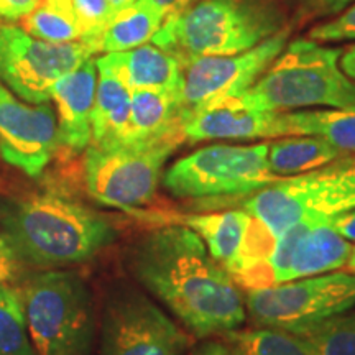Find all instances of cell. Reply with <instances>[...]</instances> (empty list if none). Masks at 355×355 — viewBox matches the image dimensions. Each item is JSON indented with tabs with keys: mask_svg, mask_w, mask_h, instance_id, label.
I'll return each mask as SVG.
<instances>
[{
	"mask_svg": "<svg viewBox=\"0 0 355 355\" xmlns=\"http://www.w3.org/2000/svg\"><path fill=\"white\" fill-rule=\"evenodd\" d=\"M127 265L135 282L191 336H224L245 322L242 288L188 227L157 225L137 239Z\"/></svg>",
	"mask_w": 355,
	"mask_h": 355,
	"instance_id": "1",
	"label": "cell"
},
{
	"mask_svg": "<svg viewBox=\"0 0 355 355\" xmlns=\"http://www.w3.org/2000/svg\"><path fill=\"white\" fill-rule=\"evenodd\" d=\"M0 234L25 266L64 268L92 260L117 241V227L60 191L0 198Z\"/></svg>",
	"mask_w": 355,
	"mask_h": 355,
	"instance_id": "2",
	"label": "cell"
},
{
	"mask_svg": "<svg viewBox=\"0 0 355 355\" xmlns=\"http://www.w3.org/2000/svg\"><path fill=\"white\" fill-rule=\"evenodd\" d=\"M288 26L282 0H199L166 19L152 43L181 66L202 56L237 55Z\"/></svg>",
	"mask_w": 355,
	"mask_h": 355,
	"instance_id": "3",
	"label": "cell"
},
{
	"mask_svg": "<svg viewBox=\"0 0 355 355\" xmlns=\"http://www.w3.org/2000/svg\"><path fill=\"white\" fill-rule=\"evenodd\" d=\"M343 51L309 38L286 43L257 83L241 96L263 112L308 107H355V83L340 69Z\"/></svg>",
	"mask_w": 355,
	"mask_h": 355,
	"instance_id": "4",
	"label": "cell"
},
{
	"mask_svg": "<svg viewBox=\"0 0 355 355\" xmlns=\"http://www.w3.org/2000/svg\"><path fill=\"white\" fill-rule=\"evenodd\" d=\"M21 300L35 355H92L96 311L76 270H40L24 278Z\"/></svg>",
	"mask_w": 355,
	"mask_h": 355,
	"instance_id": "5",
	"label": "cell"
},
{
	"mask_svg": "<svg viewBox=\"0 0 355 355\" xmlns=\"http://www.w3.org/2000/svg\"><path fill=\"white\" fill-rule=\"evenodd\" d=\"M229 204L260 220L273 237L300 222H327L355 209V157L282 178L247 196L229 199Z\"/></svg>",
	"mask_w": 355,
	"mask_h": 355,
	"instance_id": "6",
	"label": "cell"
},
{
	"mask_svg": "<svg viewBox=\"0 0 355 355\" xmlns=\"http://www.w3.org/2000/svg\"><path fill=\"white\" fill-rule=\"evenodd\" d=\"M268 141L201 146L163 171L162 184L178 199L225 201L282 180L268 166Z\"/></svg>",
	"mask_w": 355,
	"mask_h": 355,
	"instance_id": "7",
	"label": "cell"
},
{
	"mask_svg": "<svg viewBox=\"0 0 355 355\" xmlns=\"http://www.w3.org/2000/svg\"><path fill=\"white\" fill-rule=\"evenodd\" d=\"M183 140H168L148 146L89 145L83 173L87 193L97 202L123 212L144 209L153 201L165 165Z\"/></svg>",
	"mask_w": 355,
	"mask_h": 355,
	"instance_id": "8",
	"label": "cell"
},
{
	"mask_svg": "<svg viewBox=\"0 0 355 355\" xmlns=\"http://www.w3.org/2000/svg\"><path fill=\"white\" fill-rule=\"evenodd\" d=\"M254 327L293 332L355 308V275L345 270L248 290L243 295Z\"/></svg>",
	"mask_w": 355,
	"mask_h": 355,
	"instance_id": "9",
	"label": "cell"
},
{
	"mask_svg": "<svg viewBox=\"0 0 355 355\" xmlns=\"http://www.w3.org/2000/svg\"><path fill=\"white\" fill-rule=\"evenodd\" d=\"M193 337L150 295L121 285L102 309L99 355H186Z\"/></svg>",
	"mask_w": 355,
	"mask_h": 355,
	"instance_id": "10",
	"label": "cell"
},
{
	"mask_svg": "<svg viewBox=\"0 0 355 355\" xmlns=\"http://www.w3.org/2000/svg\"><path fill=\"white\" fill-rule=\"evenodd\" d=\"M94 56L83 42H43L19 26L0 24V81L30 104L50 102L53 84Z\"/></svg>",
	"mask_w": 355,
	"mask_h": 355,
	"instance_id": "11",
	"label": "cell"
},
{
	"mask_svg": "<svg viewBox=\"0 0 355 355\" xmlns=\"http://www.w3.org/2000/svg\"><path fill=\"white\" fill-rule=\"evenodd\" d=\"M291 35V25L237 55L202 56L184 66L183 104L188 117L216 102L241 97L257 83Z\"/></svg>",
	"mask_w": 355,
	"mask_h": 355,
	"instance_id": "12",
	"label": "cell"
},
{
	"mask_svg": "<svg viewBox=\"0 0 355 355\" xmlns=\"http://www.w3.org/2000/svg\"><path fill=\"white\" fill-rule=\"evenodd\" d=\"M56 112L50 102L30 104L0 81V157L37 178L58 152Z\"/></svg>",
	"mask_w": 355,
	"mask_h": 355,
	"instance_id": "13",
	"label": "cell"
},
{
	"mask_svg": "<svg viewBox=\"0 0 355 355\" xmlns=\"http://www.w3.org/2000/svg\"><path fill=\"white\" fill-rule=\"evenodd\" d=\"M127 214H137L157 225L175 224L183 225L199 235L206 243L209 254L224 266L232 278L241 270L248 237H250L254 217L241 207H232L220 212L206 214H188V212H146L135 209Z\"/></svg>",
	"mask_w": 355,
	"mask_h": 355,
	"instance_id": "14",
	"label": "cell"
},
{
	"mask_svg": "<svg viewBox=\"0 0 355 355\" xmlns=\"http://www.w3.org/2000/svg\"><path fill=\"white\" fill-rule=\"evenodd\" d=\"M183 135L189 144L279 139L285 137L283 112L250 109L241 97H230L191 114L183 125Z\"/></svg>",
	"mask_w": 355,
	"mask_h": 355,
	"instance_id": "15",
	"label": "cell"
},
{
	"mask_svg": "<svg viewBox=\"0 0 355 355\" xmlns=\"http://www.w3.org/2000/svg\"><path fill=\"white\" fill-rule=\"evenodd\" d=\"M96 86V58H89L53 84L50 101L55 102L56 107L58 148L79 155L91 145V114Z\"/></svg>",
	"mask_w": 355,
	"mask_h": 355,
	"instance_id": "16",
	"label": "cell"
},
{
	"mask_svg": "<svg viewBox=\"0 0 355 355\" xmlns=\"http://www.w3.org/2000/svg\"><path fill=\"white\" fill-rule=\"evenodd\" d=\"M96 66L117 78L130 92L148 89L183 97L184 68L175 56L153 43L105 53L96 58Z\"/></svg>",
	"mask_w": 355,
	"mask_h": 355,
	"instance_id": "17",
	"label": "cell"
},
{
	"mask_svg": "<svg viewBox=\"0 0 355 355\" xmlns=\"http://www.w3.org/2000/svg\"><path fill=\"white\" fill-rule=\"evenodd\" d=\"M186 119L188 112L181 96L148 89L133 91L127 127L114 146H148L168 140L186 141L183 135Z\"/></svg>",
	"mask_w": 355,
	"mask_h": 355,
	"instance_id": "18",
	"label": "cell"
},
{
	"mask_svg": "<svg viewBox=\"0 0 355 355\" xmlns=\"http://www.w3.org/2000/svg\"><path fill=\"white\" fill-rule=\"evenodd\" d=\"M350 248L352 243L340 237L327 222L309 224L293 248L283 283L344 268Z\"/></svg>",
	"mask_w": 355,
	"mask_h": 355,
	"instance_id": "19",
	"label": "cell"
},
{
	"mask_svg": "<svg viewBox=\"0 0 355 355\" xmlns=\"http://www.w3.org/2000/svg\"><path fill=\"white\" fill-rule=\"evenodd\" d=\"M132 92L104 69H97V86L91 114V145L110 148L117 145L130 115Z\"/></svg>",
	"mask_w": 355,
	"mask_h": 355,
	"instance_id": "20",
	"label": "cell"
},
{
	"mask_svg": "<svg viewBox=\"0 0 355 355\" xmlns=\"http://www.w3.org/2000/svg\"><path fill=\"white\" fill-rule=\"evenodd\" d=\"M165 21L163 13L150 0H135L112 17L94 42V53H115L152 42Z\"/></svg>",
	"mask_w": 355,
	"mask_h": 355,
	"instance_id": "21",
	"label": "cell"
},
{
	"mask_svg": "<svg viewBox=\"0 0 355 355\" xmlns=\"http://www.w3.org/2000/svg\"><path fill=\"white\" fill-rule=\"evenodd\" d=\"M285 137L311 135L355 157V107L283 112Z\"/></svg>",
	"mask_w": 355,
	"mask_h": 355,
	"instance_id": "22",
	"label": "cell"
},
{
	"mask_svg": "<svg viewBox=\"0 0 355 355\" xmlns=\"http://www.w3.org/2000/svg\"><path fill=\"white\" fill-rule=\"evenodd\" d=\"M350 157L334 148L326 140L311 135L279 137L268 141V166L278 178L303 175L329 165L334 159Z\"/></svg>",
	"mask_w": 355,
	"mask_h": 355,
	"instance_id": "23",
	"label": "cell"
},
{
	"mask_svg": "<svg viewBox=\"0 0 355 355\" xmlns=\"http://www.w3.org/2000/svg\"><path fill=\"white\" fill-rule=\"evenodd\" d=\"M291 334L301 337L313 355H355V308L300 327Z\"/></svg>",
	"mask_w": 355,
	"mask_h": 355,
	"instance_id": "24",
	"label": "cell"
},
{
	"mask_svg": "<svg viewBox=\"0 0 355 355\" xmlns=\"http://www.w3.org/2000/svg\"><path fill=\"white\" fill-rule=\"evenodd\" d=\"M28 35L50 43H71L81 40L71 0H42L32 13L21 19Z\"/></svg>",
	"mask_w": 355,
	"mask_h": 355,
	"instance_id": "25",
	"label": "cell"
},
{
	"mask_svg": "<svg viewBox=\"0 0 355 355\" xmlns=\"http://www.w3.org/2000/svg\"><path fill=\"white\" fill-rule=\"evenodd\" d=\"M224 339L234 344L242 355H313L301 337L270 327L235 329L225 332Z\"/></svg>",
	"mask_w": 355,
	"mask_h": 355,
	"instance_id": "26",
	"label": "cell"
},
{
	"mask_svg": "<svg viewBox=\"0 0 355 355\" xmlns=\"http://www.w3.org/2000/svg\"><path fill=\"white\" fill-rule=\"evenodd\" d=\"M0 355H35L20 285L0 291Z\"/></svg>",
	"mask_w": 355,
	"mask_h": 355,
	"instance_id": "27",
	"label": "cell"
},
{
	"mask_svg": "<svg viewBox=\"0 0 355 355\" xmlns=\"http://www.w3.org/2000/svg\"><path fill=\"white\" fill-rule=\"evenodd\" d=\"M71 6H73L78 28L81 32L79 42L86 43L94 53V42L112 20V8L107 0H71Z\"/></svg>",
	"mask_w": 355,
	"mask_h": 355,
	"instance_id": "28",
	"label": "cell"
},
{
	"mask_svg": "<svg viewBox=\"0 0 355 355\" xmlns=\"http://www.w3.org/2000/svg\"><path fill=\"white\" fill-rule=\"evenodd\" d=\"M308 38L316 43H332L355 40V2L334 19L309 30Z\"/></svg>",
	"mask_w": 355,
	"mask_h": 355,
	"instance_id": "29",
	"label": "cell"
},
{
	"mask_svg": "<svg viewBox=\"0 0 355 355\" xmlns=\"http://www.w3.org/2000/svg\"><path fill=\"white\" fill-rule=\"evenodd\" d=\"M355 0H291L296 12L303 20L327 19L344 12Z\"/></svg>",
	"mask_w": 355,
	"mask_h": 355,
	"instance_id": "30",
	"label": "cell"
},
{
	"mask_svg": "<svg viewBox=\"0 0 355 355\" xmlns=\"http://www.w3.org/2000/svg\"><path fill=\"white\" fill-rule=\"evenodd\" d=\"M24 268L19 255L15 254L10 243L0 234V291L7 286H17L24 279Z\"/></svg>",
	"mask_w": 355,
	"mask_h": 355,
	"instance_id": "31",
	"label": "cell"
},
{
	"mask_svg": "<svg viewBox=\"0 0 355 355\" xmlns=\"http://www.w3.org/2000/svg\"><path fill=\"white\" fill-rule=\"evenodd\" d=\"M42 0H0V20L15 21L32 13Z\"/></svg>",
	"mask_w": 355,
	"mask_h": 355,
	"instance_id": "32",
	"label": "cell"
},
{
	"mask_svg": "<svg viewBox=\"0 0 355 355\" xmlns=\"http://www.w3.org/2000/svg\"><path fill=\"white\" fill-rule=\"evenodd\" d=\"M189 355H242L241 350L222 337L220 340H204L198 347L191 350Z\"/></svg>",
	"mask_w": 355,
	"mask_h": 355,
	"instance_id": "33",
	"label": "cell"
},
{
	"mask_svg": "<svg viewBox=\"0 0 355 355\" xmlns=\"http://www.w3.org/2000/svg\"><path fill=\"white\" fill-rule=\"evenodd\" d=\"M327 224L345 241L355 243V209L332 217V219L327 220Z\"/></svg>",
	"mask_w": 355,
	"mask_h": 355,
	"instance_id": "34",
	"label": "cell"
},
{
	"mask_svg": "<svg viewBox=\"0 0 355 355\" xmlns=\"http://www.w3.org/2000/svg\"><path fill=\"white\" fill-rule=\"evenodd\" d=\"M150 2L163 13V17H165L166 20L186 12L188 8L193 7L194 3H198L199 0H150Z\"/></svg>",
	"mask_w": 355,
	"mask_h": 355,
	"instance_id": "35",
	"label": "cell"
},
{
	"mask_svg": "<svg viewBox=\"0 0 355 355\" xmlns=\"http://www.w3.org/2000/svg\"><path fill=\"white\" fill-rule=\"evenodd\" d=\"M339 64H340V69H343L344 73L355 83V44L354 46L347 48L345 51H343Z\"/></svg>",
	"mask_w": 355,
	"mask_h": 355,
	"instance_id": "36",
	"label": "cell"
},
{
	"mask_svg": "<svg viewBox=\"0 0 355 355\" xmlns=\"http://www.w3.org/2000/svg\"><path fill=\"white\" fill-rule=\"evenodd\" d=\"M107 2H109L110 8H112V13L115 15V13L121 12L122 8L132 6V3L135 2V0H107Z\"/></svg>",
	"mask_w": 355,
	"mask_h": 355,
	"instance_id": "37",
	"label": "cell"
},
{
	"mask_svg": "<svg viewBox=\"0 0 355 355\" xmlns=\"http://www.w3.org/2000/svg\"><path fill=\"white\" fill-rule=\"evenodd\" d=\"M344 268H345V272L355 275V245H352V248H350L349 259H347V261H345Z\"/></svg>",
	"mask_w": 355,
	"mask_h": 355,
	"instance_id": "38",
	"label": "cell"
}]
</instances>
